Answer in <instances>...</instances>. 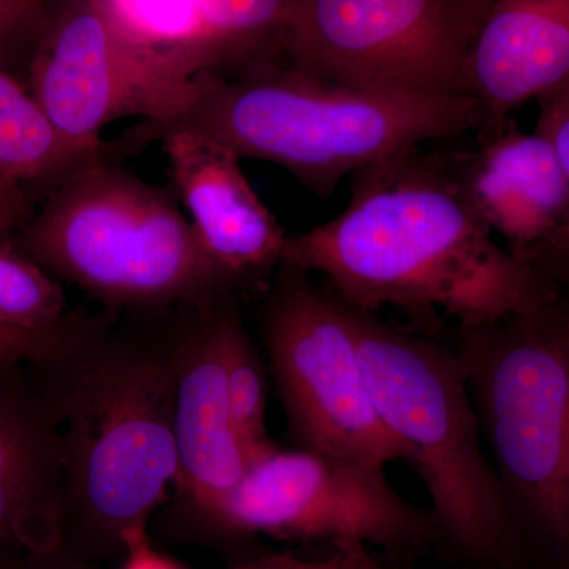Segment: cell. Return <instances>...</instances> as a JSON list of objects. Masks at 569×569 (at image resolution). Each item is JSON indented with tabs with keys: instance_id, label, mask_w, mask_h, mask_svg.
<instances>
[{
	"instance_id": "1",
	"label": "cell",
	"mask_w": 569,
	"mask_h": 569,
	"mask_svg": "<svg viewBox=\"0 0 569 569\" xmlns=\"http://www.w3.org/2000/svg\"><path fill=\"white\" fill-rule=\"evenodd\" d=\"M193 306L163 312L67 310L26 369L61 426V542L119 565L174 485V396Z\"/></svg>"
},
{
	"instance_id": "2",
	"label": "cell",
	"mask_w": 569,
	"mask_h": 569,
	"mask_svg": "<svg viewBox=\"0 0 569 569\" xmlns=\"http://www.w3.org/2000/svg\"><path fill=\"white\" fill-rule=\"evenodd\" d=\"M350 203L287 236L282 261L325 276L347 305L395 307L438 329L493 323L563 296L503 246L468 203L447 153H392L351 174Z\"/></svg>"
},
{
	"instance_id": "3",
	"label": "cell",
	"mask_w": 569,
	"mask_h": 569,
	"mask_svg": "<svg viewBox=\"0 0 569 569\" xmlns=\"http://www.w3.org/2000/svg\"><path fill=\"white\" fill-rule=\"evenodd\" d=\"M482 121L485 111L471 97L355 88L269 58L231 73L194 74L178 119L160 129L144 123L138 129L146 142L168 130L201 134L241 160L279 164L325 200L367 164L426 141L477 132Z\"/></svg>"
},
{
	"instance_id": "4",
	"label": "cell",
	"mask_w": 569,
	"mask_h": 569,
	"mask_svg": "<svg viewBox=\"0 0 569 569\" xmlns=\"http://www.w3.org/2000/svg\"><path fill=\"white\" fill-rule=\"evenodd\" d=\"M346 306L378 417L429 492L436 556L456 569H541L486 458L452 348Z\"/></svg>"
},
{
	"instance_id": "5",
	"label": "cell",
	"mask_w": 569,
	"mask_h": 569,
	"mask_svg": "<svg viewBox=\"0 0 569 569\" xmlns=\"http://www.w3.org/2000/svg\"><path fill=\"white\" fill-rule=\"evenodd\" d=\"M104 157L33 209L13 244L116 312H163L241 295L201 246L171 187Z\"/></svg>"
},
{
	"instance_id": "6",
	"label": "cell",
	"mask_w": 569,
	"mask_h": 569,
	"mask_svg": "<svg viewBox=\"0 0 569 569\" xmlns=\"http://www.w3.org/2000/svg\"><path fill=\"white\" fill-rule=\"evenodd\" d=\"M481 437L508 507L541 569H569V306L456 326Z\"/></svg>"
},
{
	"instance_id": "7",
	"label": "cell",
	"mask_w": 569,
	"mask_h": 569,
	"mask_svg": "<svg viewBox=\"0 0 569 569\" xmlns=\"http://www.w3.org/2000/svg\"><path fill=\"white\" fill-rule=\"evenodd\" d=\"M385 468L274 445L247 463L212 541L239 557L261 535L326 542L332 549L377 550L387 569L411 568L436 556V529L429 509L400 496Z\"/></svg>"
},
{
	"instance_id": "8",
	"label": "cell",
	"mask_w": 569,
	"mask_h": 569,
	"mask_svg": "<svg viewBox=\"0 0 569 569\" xmlns=\"http://www.w3.org/2000/svg\"><path fill=\"white\" fill-rule=\"evenodd\" d=\"M493 0H293L277 32L282 61L339 84L468 97L466 62Z\"/></svg>"
},
{
	"instance_id": "9",
	"label": "cell",
	"mask_w": 569,
	"mask_h": 569,
	"mask_svg": "<svg viewBox=\"0 0 569 569\" xmlns=\"http://www.w3.org/2000/svg\"><path fill=\"white\" fill-rule=\"evenodd\" d=\"M260 293L261 335L295 448L385 467L407 460L373 406L346 302L287 261Z\"/></svg>"
},
{
	"instance_id": "10",
	"label": "cell",
	"mask_w": 569,
	"mask_h": 569,
	"mask_svg": "<svg viewBox=\"0 0 569 569\" xmlns=\"http://www.w3.org/2000/svg\"><path fill=\"white\" fill-rule=\"evenodd\" d=\"M26 86L54 129L100 149L104 127L141 118L148 129L178 119L192 78L119 36L84 0H63L29 63Z\"/></svg>"
},
{
	"instance_id": "11",
	"label": "cell",
	"mask_w": 569,
	"mask_h": 569,
	"mask_svg": "<svg viewBox=\"0 0 569 569\" xmlns=\"http://www.w3.org/2000/svg\"><path fill=\"white\" fill-rule=\"evenodd\" d=\"M475 133L477 148L447 153L452 178L516 260L563 288L569 280V171L512 119Z\"/></svg>"
},
{
	"instance_id": "12",
	"label": "cell",
	"mask_w": 569,
	"mask_h": 569,
	"mask_svg": "<svg viewBox=\"0 0 569 569\" xmlns=\"http://www.w3.org/2000/svg\"><path fill=\"white\" fill-rule=\"evenodd\" d=\"M231 296L192 307L176 376V522L209 539L249 463L224 381L222 321Z\"/></svg>"
},
{
	"instance_id": "13",
	"label": "cell",
	"mask_w": 569,
	"mask_h": 569,
	"mask_svg": "<svg viewBox=\"0 0 569 569\" xmlns=\"http://www.w3.org/2000/svg\"><path fill=\"white\" fill-rule=\"evenodd\" d=\"M171 189L213 263L242 295L263 290L282 261L287 233L250 186L241 159L219 142L160 133Z\"/></svg>"
},
{
	"instance_id": "14",
	"label": "cell",
	"mask_w": 569,
	"mask_h": 569,
	"mask_svg": "<svg viewBox=\"0 0 569 569\" xmlns=\"http://www.w3.org/2000/svg\"><path fill=\"white\" fill-rule=\"evenodd\" d=\"M61 426L26 362L0 365V546L61 542Z\"/></svg>"
},
{
	"instance_id": "15",
	"label": "cell",
	"mask_w": 569,
	"mask_h": 569,
	"mask_svg": "<svg viewBox=\"0 0 569 569\" xmlns=\"http://www.w3.org/2000/svg\"><path fill=\"white\" fill-rule=\"evenodd\" d=\"M569 82V0H493L468 51L467 96L481 127Z\"/></svg>"
},
{
	"instance_id": "16",
	"label": "cell",
	"mask_w": 569,
	"mask_h": 569,
	"mask_svg": "<svg viewBox=\"0 0 569 569\" xmlns=\"http://www.w3.org/2000/svg\"><path fill=\"white\" fill-rule=\"evenodd\" d=\"M130 152L123 138L100 149L71 144L41 111L26 82L0 69V181L18 183L41 201L86 164Z\"/></svg>"
},
{
	"instance_id": "17",
	"label": "cell",
	"mask_w": 569,
	"mask_h": 569,
	"mask_svg": "<svg viewBox=\"0 0 569 569\" xmlns=\"http://www.w3.org/2000/svg\"><path fill=\"white\" fill-rule=\"evenodd\" d=\"M127 41L193 78L216 70L194 0H84Z\"/></svg>"
},
{
	"instance_id": "18",
	"label": "cell",
	"mask_w": 569,
	"mask_h": 569,
	"mask_svg": "<svg viewBox=\"0 0 569 569\" xmlns=\"http://www.w3.org/2000/svg\"><path fill=\"white\" fill-rule=\"evenodd\" d=\"M239 302L241 296L234 295L224 305L222 351L231 419L250 462L276 443L266 427L268 369L247 331Z\"/></svg>"
},
{
	"instance_id": "19",
	"label": "cell",
	"mask_w": 569,
	"mask_h": 569,
	"mask_svg": "<svg viewBox=\"0 0 569 569\" xmlns=\"http://www.w3.org/2000/svg\"><path fill=\"white\" fill-rule=\"evenodd\" d=\"M293 0H194L216 70L231 73L258 61L280 58L277 32Z\"/></svg>"
},
{
	"instance_id": "20",
	"label": "cell",
	"mask_w": 569,
	"mask_h": 569,
	"mask_svg": "<svg viewBox=\"0 0 569 569\" xmlns=\"http://www.w3.org/2000/svg\"><path fill=\"white\" fill-rule=\"evenodd\" d=\"M67 310L62 283L9 239H0V326L47 331Z\"/></svg>"
},
{
	"instance_id": "21",
	"label": "cell",
	"mask_w": 569,
	"mask_h": 569,
	"mask_svg": "<svg viewBox=\"0 0 569 569\" xmlns=\"http://www.w3.org/2000/svg\"><path fill=\"white\" fill-rule=\"evenodd\" d=\"M63 0H0V69L26 82L41 37Z\"/></svg>"
},
{
	"instance_id": "22",
	"label": "cell",
	"mask_w": 569,
	"mask_h": 569,
	"mask_svg": "<svg viewBox=\"0 0 569 569\" xmlns=\"http://www.w3.org/2000/svg\"><path fill=\"white\" fill-rule=\"evenodd\" d=\"M381 561L366 549H332L321 559H301L284 552H252L234 560L230 569H373Z\"/></svg>"
},
{
	"instance_id": "23",
	"label": "cell",
	"mask_w": 569,
	"mask_h": 569,
	"mask_svg": "<svg viewBox=\"0 0 569 569\" xmlns=\"http://www.w3.org/2000/svg\"><path fill=\"white\" fill-rule=\"evenodd\" d=\"M538 121L535 134L569 171V82L537 99Z\"/></svg>"
},
{
	"instance_id": "24",
	"label": "cell",
	"mask_w": 569,
	"mask_h": 569,
	"mask_svg": "<svg viewBox=\"0 0 569 569\" xmlns=\"http://www.w3.org/2000/svg\"><path fill=\"white\" fill-rule=\"evenodd\" d=\"M61 323L62 320L47 331L37 332L0 326V365L31 361L47 351L58 337Z\"/></svg>"
},
{
	"instance_id": "25",
	"label": "cell",
	"mask_w": 569,
	"mask_h": 569,
	"mask_svg": "<svg viewBox=\"0 0 569 569\" xmlns=\"http://www.w3.org/2000/svg\"><path fill=\"white\" fill-rule=\"evenodd\" d=\"M36 200L13 182L0 181V239H13L31 219Z\"/></svg>"
},
{
	"instance_id": "26",
	"label": "cell",
	"mask_w": 569,
	"mask_h": 569,
	"mask_svg": "<svg viewBox=\"0 0 569 569\" xmlns=\"http://www.w3.org/2000/svg\"><path fill=\"white\" fill-rule=\"evenodd\" d=\"M118 569H189L167 553L153 548L148 531L127 542L126 556Z\"/></svg>"
},
{
	"instance_id": "27",
	"label": "cell",
	"mask_w": 569,
	"mask_h": 569,
	"mask_svg": "<svg viewBox=\"0 0 569 569\" xmlns=\"http://www.w3.org/2000/svg\"><path fill=\"white\" fill-rule=\"evenodd\" d=\"M22 569H107L97 567L78 559L77 556L63 548L62 542H56L50 548L32 550L24 553Z\"/></svg>"
},
{
	"instance_id": "28",
	"label": "cell",
	"mask_w": 569,
	"mask_h": 569,
	"mask_svg": "<svg viewBox=\"0 0 569 569\" xmlns=\"http://www.w3.org/2000/svg\"><path fill=\"white\" fill-rule=\"evenodd\" d=\"M24 552L10 546H0V569H22Z\"/></svg>"
},
{
	"instance_id": "29",
	"label": "cell",
	"mask_w": 569,
	"mask_h": 569,
	"mask_svg": "<svg viewBox=\"0 0 569 569\" xmlns=\"http://www.w3.org/2000/svg\"><path fill=\"white\" fill-rule=\"evenodd\" d=\"M373 569H387V568H385L383 565H377V567Z\"/></svg>"
}]
</instances>
